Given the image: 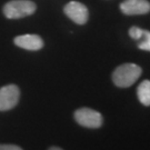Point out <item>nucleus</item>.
<instances>
[{"label":"nucleus","mask_w":150,"mask_h":150,"mask_svg":"<svg viewBox=\"0 0 150 150\" xmlns=\"http://www.w3.org/2000/svg\"><path fill=\"white\" fill-rule=\"evenodd\" d=\"M142 70L136 64H123L117 67L112 74L113 83L119 88H128L139 79Z\"/></svg>","instance_id":"nucleus-1"},{"label":"nucleus","mask_w":150,"mask_h":150,"mask_svg":"<svg viewBox=\"0 0 150 150\" xmlns=\"http://www.w3.org/2000/svg\"><path fill=\"white\" fill-rule=\"evenodd\" d=\"M138 47L141 50L150 51V31H148V30H144L142 31V36L140 38Z\"/></svg>","instance_id":"nucleus-9"},{"label":"nucleus","mask_w":150,"mask_h":150,"mask_svg":"<svg viewBox=\"0 0 150 150\" xmlns=\"http://www.w3.org/2000/svg\"><path fill=\"white\" fill-rule=\"evenodd\" d=\"M16 46L27 50H39L43 47L42 39L38 35H22L15 38Z\"/></svg>","instance_id":"nucleus-7"},{"label":"nucleus","mask_w":150,"mask_h":150,"mask_svg":"<svg viewBox=\"0 0 150 150\" xmlns=\"http://www.w3.org/2000/svg\"><path fill=\"white\" fill-rule=\"evenodd\" d=\"M0 150H22L16 145H0Z\"/></svg>","instance_id":"nucleus-11"},{"label":"nucleus","mask_w":150,"mask_h":150,"mask_svg":"<svg viewBox=\"0 0 150 150\" xmlns=\"http://www.w3.org/2000/svg\"><path fill=\"white\" fill-rule=\"evenodd\" d=\"M142 31H144V29L134 26V27L130 28L129 35H130V37L132 38V39H134V40H140V38L142 36Z\"/></svg>","instance_id":"nucleus-10"},{"label":"nucleus","mask_w":150,"mask_h":150,"mask_svg":"<svg viewBox=\"0 0 150 150\" xmlns=\"http://www.w3.org/2000/svg\"><path fill=\"white\" fill-rule=\"evenodd\" d=\"M49 150H62L61 148H59V147H51Z\"/></svg>","instance_id":"nucleus-12"},{"label":"nucleus","mask_w":150,"mask_h":150,"mask_svg":"<svg viewBox=\"0 0 150 150\" xmlns=\"http://www.w3.org/2000/svg\"><path fill=\"white\" fill-rule=\"evenodd\" d=\"M19 97L20 91L16 85H8L0 88V111H7L16 107Z\"/></svg>","instance_id":"nucleus-4"},{"label":"nucleus","mask_w":150,"mask_h":150,"mask_svg":"<svg viewBox=\"0 0 150 150\" xmlns=\"http://www.w3.org/2000/svg\"><path fill=\"white\" fill-rule=\"evenodd\" d=\"M64 13L69 17L72 21L78 25L86 23L89 17L88 9L85 5H82L78 1H71L64 7Z\"/></svg>","instance_id":"nucleus-5"},{"label":"nucleus","mask_w":150,"mask_h":150,"mask_svg":"<svg viewBox=\"0 0 150 150\" xmlns=\"http://www.w3.org/2000/svg\"><path fill=\"white\" fill-rule=\"evenodd\" d=\"M36 5L30 0H12L4 7V13L9 19H18L32 15Z\"/></svg>","instance_id":"nucleus-2"},{"label":"nucleus","mask_w":150,"mask_h":150,"mask_svg":"<svg viewBox=\"0 0 150 150\" xmlns=\"http://www.w3.org/2000/svg\"><path fill=\"white\" fill-rule=\"evenodd\" d=\"M120 9L125 15H145L150 11V2L148 0H125L120 5Z\"/></svg>","instance_id":"nucleus-6"},{"label":"nucleus","mask_w":150,"mask_h":150,"mask_svg":"<svg viewBox=\"0 0 150 150\" xmlns=\"http://www.w3.org/2000/svg\"><path fill=\"white\" fill-rule=\"evenodd\" d=\"M137 96L144 106H150V80H144L138 86Z\"/></svg>","instance_id":"nucleus-8"},{"label":"nucleus","mask_w":150,"mask_h":150,"mask_svg":"<svg viewBox=\"0 0 150 150\" xmlns=\"http://www.w3.org/2000/svg\"><path fill=\"white\" fill-rule=\"evenodd\" d=\"M74 117H75L76 121L80 126L86 127V128H99V127H101L102 122H103L101 113L93 109H90V108H80V109L76 110Z\"/></svg>","instance_id":"nucleus-3"}]
</instances>
